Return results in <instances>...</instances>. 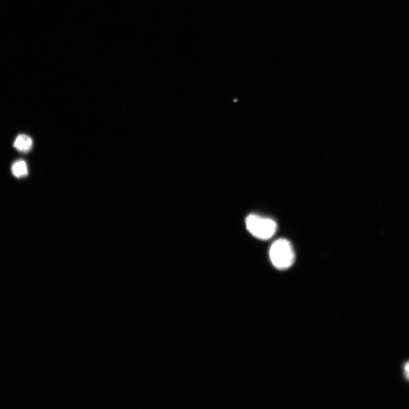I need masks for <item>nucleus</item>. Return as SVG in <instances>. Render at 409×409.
I'll return each instance as SVG.
<instances>
[{
    "label": "nucleus",
    "mask_w": 409,
    "mask_h": 409,
    "mask_svg": "<svg viewBox=\"0 0 409 409\" xmlns=\"http://www.w3.org/2000/svg\"><path fill=\"white\" fill-rule=\"evenodd\" d=\"M13 175L17 178L25 177L28 174L27 164L23 160H19L15 162L12 167Z\"/></svg>",
    "instance_id": "obj_4"
},
{
    "label": "nucleus",
    "mask_w": 409,
    "mask_h": 409,
    "mask_svg": "<svg viewBox=\"0 0 409 409\" xmlns=\"http://www.w3.org/2000/svg\"><path fill=\"white\" fill-rule=\"evenodd\" d=\"M247 230L252 235L262 240L271 238L276 233V222L271 218L251 214L246 220Z\"/></svg>",
    "instance_id": "obj_2"
},
{
    "label": "nucleus",
    "mask_w": 409,
    "mask_h": 409,
    "mask_svg": "<svg viewBox=\"0 0 409 409\" xmlns=\"http://www.w3.org/2000/svg\"><path fill=\"white\" fill-rule=\"evenodd\" d=\"M404 372H405L406 377L409 380V362L406 363L404 366Z\"/></svg>",
    "instance_id": "obj_5"
},
{
    "label": "nucleus",
    "mask_w": 409,
    "mask_h": 409,
    "mask_svg": "<svg viewBox=\"0 0 409 409\" xmlns=\"http://www.w3.org/2000/svg\"><path fill=\"white\" fill-rule=\"evenodd\" d=\"M269 257L273 265L281 270L291 267L295 260L292 244L285 239H278L272 244Z\"/></svg>",
    "instance_id": "obj_1"
},
{
    "label": "nucleus",
    "mask_w": 409,
    "mask_h": 409,
    "mask_svg": "<svg viewBox=\"0 0 409 409\" xmlns=\"http://www.w3.org/2000/svg\"><path fill=\"white\" fill-rule=\"evenodd\" d=\"M33 145V139L26 134H20L15 140L13 146L19 152L28 153Z\"/></svg>",
    "instance_id": "obj_3"
}]
</instances>
